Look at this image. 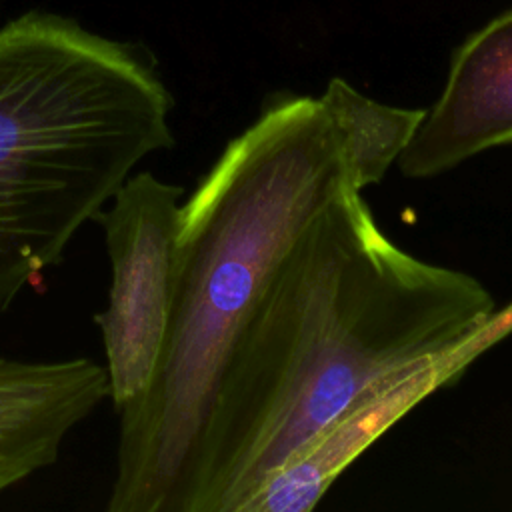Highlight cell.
<instances>
[{
  "instance_id": "obj_6",
  "label": "cell",
  "mask_w": 512,
  "mask_h": 512,
  "mask_svg": "<svg viewBox=\"0 0 512 512\" xmlns=\"http://www.w3.org/2000/svg\"><path fill=\"white\" fill-rule=\"evenodd\" d=\"M512 144V10L454 54L446 84L398 158L406 178L426 180Z\"/></svg>"
},
{
  "instance_id": "obj_4",
  "label": "cell",
  "mask_w": 512,
  "mask_h": 512,
  "mask_svg": "<svg viewBox=\"0 0 512 512\" xmlns=\"http://www.w3.org/2000/svg\"><path fill=\"white\" fill-rule=\"evenodd\" d=\"M182 188L138 172L114 192L98 220L112 266L110 298L94 320L102 330L108 396L118 414L150 388L162 354L174 278Z\"/></svg>"
},
{
  "instance_id": "obj_1",
  "label": "cell",
  "mask_w": 512,
  "mask_h": 512,
  "mask_svg": "<svg viewBox=\"0 0 512 512\" xmlns=\"http://www.w3.org/2000/svg\"><path fill=\"white\" fill-rule=\"evenodd\" d=\"M496 310L472 274L420 260L338 194L276 266L224 364L190 512H242L366 388Z\"/></svg>"
},
{
  "instance_id": "obj_2",
  "label": "cell",
  "mask_w": 512,
  "mask_h": 512,
  "mask_svg": "<svg viewBox=\"0 0 512 512\" xmlns=\"http://www.w3.org/2000/svg\"><path fill=\"white\" fill-rule=\"evenodd\" d=\"M352 84L266 106L180 206L168 330L148 392L120 412L108 512H190L230 350L276 266L338 194L374 184L350 132Z\"/></svg>"
},
{
  "instance_id": "obj_5",
  "label": "cell",
  "mask_w": 512,
  "mask_h": 512,
  "mask_svg": "<svg viewBox=\"0 0 512 512\" xmlns=\"http://www.w3.org/2000/svg\"><path fill=\"white\" fill-rule=\"evenodd\" d=\"M512 334V302L450 344L366 388L318 438L276 470L242 512H308L338 476L414 406L456 382L482 354Z\"/></svg>"
},
{
  "instance_id": "obj_3",
  "label": "cell",
  "mask_w": 512,
  "mask_h": 512,
  "mask_svg": "<svg viewBox=\"0 0 512 512\" xmlns=\"http://www.w3.org/2000/svg\"><path fill=\"white\" fill-rule=\"evenodd\" d=\"M172 96L132 46L28 12L0 30V310L62 254L148 154Z\"/></svg>"
},
{
  "instance_id": "obj_7",
  "label": "cell",
  "mask_w": 512,
  "mask_h": 512,
  "mask_svg": "<svg viewBox=\"0 0 512 512\" xmlns=\"http://www.w3.org/2000/svg\"><path fill=\"white\" fill-rule=\"evenodd\" d=\"M106 396V366L88 358H0V492L52 466L68 432Z\"/></svg>"
}]
</instances>
